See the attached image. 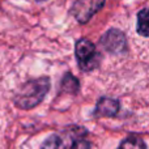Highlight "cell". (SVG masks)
Listing matches in <instances>:
<instances>
[{"label":"cell","mask_w":149,"mask_h":149,"mask_svg":"<svg viewBox=\"0 0 149 149\" xmlns=\"http://www.w3.org/2000/svg\"><path fill=\"white\" fill-rule=\"evenodd\" d=\"M50 88V81L46 77L29 81L21 88L18 94L16 95V105L21 109H31L37 106L46 95Z\"/></svg>","instance_id":"6da1fadb"},{"label":"cell","mask_w":149,"mask_h":149,"mask_svg":"<svg viewBox=\"0 0 149 149\" xmlns=\"http://www.w3.org/2000/svg\"><path fill=\"white\" fill-rule=\"evenodd\" d=\"M76 58L82 71H92L100 63V56L97 54L94 43L89 39H80L76 43Z\"/></svg>","instance_id":"7a4b0ae2"},{"label":"cell","mask_w":149,"mask_h":149,"mask_svg":"<svg viewBox=\"0 0 149 149\" xmlns=\"http://www.w3.org/2000/svg\"><path fill=\"white\" fill-rule=\"evenodd\" d=\"M103 4L105 0H76L72 13L79 22H86L103 7Z\"/></svg>","instance_id":"3957f363"},{"label":"cell","mask_w":149,"mask_h":149,"mask_svg":"<svg viewBox=\"0 0 149 149\" xmlns=\"http://www.w3.org/2000/svg\"><path fill=\"white\" fill-rule=\"evenodd\" d=\"M102 45L109 52L118 54V52L123 51L126 47V38H124L123 33H120L119 30L111 29L102 37Z\"/></svg>","instance_id":"277c9868"},{"label":"cell","mask_w":149,"mask_h":149,"mask_svg":"<svg viewBox=\"0 0 149 149\" xmlns=\"http://www.w3.org/2000/svg\"><path fill=\"white\" fill-rule=\"evenodd\" d=\"M119 110V103L118 101L113 100V98H102L100 102L97 103V109H95V115L100 116H113L118 113Z\"/></svg>","instance_id":"5b68a950"},{"label":"cell","mask_w":149,"mask_h":149,"mask_svg":"<svg viewBox=\"0 0 149 149\" xmlns=\"http://www.w3.org/2000/svg\"><path fill=\"white\" fill-rule=\"evenodd\" d=\"M137 31L140 36L149 37V8H145L137 15Z\"/></svg>","instance_id":"8992f818"},{"label":"cell","mask_w":149,"mask_h":149,"mask_svg":"<svg viewBox=\"0 0 149 149\" xmlns=\"http://www.w3.org/2000/svg\"><path fill=\"white\" fill-rule=\"evenodd\" d=\"M42 149H67L65 148V143L58 135H52L50 136L42 145Z\"/></svg>","instance_id":"52a82bcc"},{"label":"cell","mask_w":149,"mask_h":149,"mask_svg":"<svg viewBox=\"0 0 149 149\" xmlns=\"http://www.w3.org/2000/svg\"><path fill=\"white\" fill-rule=\"evenodd\" d=\"M118 149H145V143L139 137H128L120 143Z\"/></svg>","instance_id":"ba28073f"},{"label":"cell","mask_w":149,"mask_h":149,"mask_svg":"<svg viewBox=\"0 0 149 149\" xmlns=\"http://www.w3.org/2000/svg\"><path fill=\"white\" fill-rule=\"evenodd\" d=\"M63 88H64L65 90H68V92L74 93L79 89V81H77L71 73H67L64 76V79H63Z\"/></svg>","instance_id":"9c48e42d"},{"label":"cell","mask_w":149,"mask_h":149,"mask_svg":"<svg viewBox=\"0 0 149 149\" xmlns=\"http://www.w3.org/2000/svg\"><path fill=\"white\" fill-rule=\"evenodd\" d=\"M89 143L85 141V140H76L70 149H89Z\"/></svg>","instance_id":"30bf717a"}]
</instances>
